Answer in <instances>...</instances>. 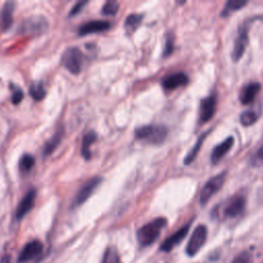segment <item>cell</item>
I'll return each instance as SVG.
<instances>
[{"mask_svg": "<svg viewBox=\"0 0 263 263\" xmlns=\"http://www.w3.org/2000/svg\"><path fill=\"white\" fill-rule=\"evenodd\" d=\"M111 28V23L104 20H94L84 23L78 29V34L80 36H86L90 34L101 33L109 30Z\"/></svg>", "mask_w": 263, "mask_h": 263, "instance_id": "cell-11", "label": "cell"}, {"mask_svg": "<svg viewBox=\"0 0 263 263\" xmlns=\"http://www.w3.org/2000/svg\"><path fill=\"white\" fill-rule=\"evenodd\" d=\"M143 20V16L139 15V14H132L130 16H128L125 20V29L127 31V33L132 34L133 32H135L138 27L140 26V24Z\"/></svg>", "mask_w": 263, "mask_h": 263, "instance_id": "cell-23", "label": "cell"}, {"mask_svg": "<svg viewBox=\"0 0 263 263\" xmlns=\"http://www.w3.org/2000/svg\"><path fill=\"white\" fill-rule=\"evenodd\" d=\"M43 250V246L41 242L35 240L30 243H28L25 247L23 248L20 256H19V262L20 263H27L29 261L34 260L37 258Z\"/></svg>", "mask_w": 263, "mask_h": 263, "instance_id": "cell-14", "label": "cell"}, {"mask_svg": "<svg viewBox=\"0 0 263 263\" xmlns=\"http://www.w3.org/2000/svg\"><path fill=\"white\" fill-rule=\"evenodd\" d=\"M217 110V97L216 95H209L201 101L199 123L204 125L213 118Z\"/></svg>", "mask_w": 263, "mask_h": 263, "instance_id": "cell-8", "label": "cell"}, {"mask_svg": "<svg viewBox=\"0 0 263 263\" xmlns=\"http://www.w3.org/2000/svg\"><path fill=\"white\" fill-rule=\"evenodd\" d=\"M246 209V198L243 196L232 197L223 209V215L226 218H236L244 213Z\"/></svg>", "mask_w": 263, "mask_h": 263, "instance_id": "cell-10", "label": "cell"}, {"mask_svg": "<svg viewBox=\"0 0 263 263\" xmlns=\"http://www.w3.org/2000/svg\"><path fill=\"white\" fill-rule=\"evenodd\" d=\"M101 182H102L101 177H94L89 181H86L76 194L75 199L73 201V207H78L84 204L95 193V190L97 189V187L101 184Z\"/></svg>", "mask_w": 263, "mask_h": 263, "instance_id": "cell-9", "label": "cell"}, {"mask_svg": "<svg viewBox=\"0 0 263 263\" xmlns=\"http://www.w3.org/2000/svg\"><path fill=\"white\" fill-rule=\"evenodd\" d=\"M248 5L247 0H229L227 2L221 12V17L226 18L233 12H237L242 10L244 7Z\"/></svg>", "mask_w": 263, "mask_h": 263, "instance_id": "cell-21", "label": "cell"}, {"mask_svg": "<svg viewBox=\"0 0 263 263\" xmlns=\"http://www.w3.org/2000/svg\"><path fill=\"white\" fill-rule=\"evenodd\" d=\"M189 231V224L183 226L182 228H180L179 230H177L176 232H174L171 236H169L168 238H165L163 241V243L160 246V251L162 252H170L172 251L176 246H178L184 238L187 235Z\"/></svg>", "mask_w": 263, "mask_h": 263, "instance_id": "cell-15", "label": "cell"}, {"mask_svg": "<svg viewBox=\"0 0 263 263\" xmlns=\"http://www.w3.org/2000/svg\"><path fill=\"white\" fill-rule=\"evenodd\" d=\"M11 87L13 89L12 102H13L14 105H18V104H20L22 102V100L24 98V93H23V91L19 86H14L12 84Z\"/></svg>", "mask_w": 263, "mask_h": 263, "instance_id": "cell-30", "label": "cell"}, {"mask_svg": "<svg viewBox=\"0 0 263 263\" xmlns=\"http://www.w3.org/2000/svg\"><path fill=\"white\" fill-rule=\"evenodd\" d=\"M174 40L175 37L172 33H168L165 37V42H164V50H163V57H168L170 56L173 51H174Z\"/></svg>", "mask_w": 263, "mask_h": 263, "instance_id": "cell-29", "label": "cell"}, {"mask_svg": "<svg viewBox=\"0 0 263 263\" xmlns=\"http://www.w3.org/2000/svg\"><path fill=\"white\" fill-rule=\"evenodd\" d=\"M49 29V22L43 16H31L21 23L19 33L23 35L39 36Z\"/></svg>", "mask_w": 263, "mask_h": 263, "instance_id": "cell-4", "label": "cell"}, {"mask_svg": "<svg viewBox=\"0 0 263 263\" xmlns=\"http://www.w3.org/2000/svg\"><path fill=\"white\" fill-rule=\"evenodd\" d=\"M210 133H211L210 131H207L206 133H204V134L198 139V141H197V143L195 144V146L193 147V149H191V150L187 153V155L185 156L184 164L189 165L191 162H193V161L196 159L197 155L199 154V152H200V150H201V148H202V146H203V143H204L206 137H207Z\"/></svg>", "mask_w": 263, "mask_h": 263, "instance_id": "cell-22", "label": "cell"}, {"mask_svg": "<svg viewBox=\"0 0 263 263\" xmlns=\"http://www.w3.org/2000/svg\"><path fill=\"white\" fill-rule=\"evenodd\" d=\"M87 5V2H79L77 3L72 9H71L70 13H69V17H73L75 15H77L78 13H80V11L83 9L84 6Z\"/></svg>", "mask_w": 263, "mask_h": 263, "instance_id": "cell-32", "label": "cell"}, {"mask_svg": "<svg viewBox=\"0 0 263 263\" xmlns=\"http://www.w3.org/2000/svg\"><path fill=\"white\" fill-rule=\"evenodd\" d=\"M35 158L33 155L29 153L23 154L19 161V169L22 173H28L31 171V169L34 166Z\"/></svg>", "mask_w": 263, "mask_h": 263, "instance_id": "cell-24", "label": "cell"}, {"mask_svg": "<svg viewBox=\"0 0 263 263\" xmlns=\"http://www.w3.org/2000/svg\"><path fill=\"white\" fill-rule=\"evenodd\" d=\"M234 144V139L233 137H228L225 140H223L220 144L216 145L214 147L211 153V161L213 164L218 163L231 149V147Z\"/></svg>", "mask_w": 263, "mask_h": 263, "instance_id": "cell-16", "label": "cell"}, {"mask_svg": "<svg viewBox=\"0 0 263 263\" xmlns=\"http://www.w3.org/2000/svg\"><path fill=\"white\" fill-rule=\"evenodd\" d=\"M29 93L31 97L35 100V101H41L44 99L45 95H46V91L44 89V85L42 82H33L30 85L29 89Z\"/></svg>", "mask_w": 263, "mask_h": 263, "instance_id": "cell-25", "label": "cell"}, {"mask_svg": "<svg viewBox=\"0 0 263 263\" xmlns=\"http://www.w3.org/2000/svg\"><path fill=\"white\" fill-rule=\"evenodd\" d=\"M231 263H253V259L249 252H242L232 260Z\"/></svg>", "mask_w": 263, "mask_h": 263, "instance_id": "cell-31", "label": "cell"}, {"mask_svg": "<svg viewBox=\"0 0 263 263\" xmlns=\"http://www.w3.org/2000/svg\"><path fill=\"white\" fill-rule=\"evenodd\" d=\"M101 263H121L118 251L115 247H109L106 249Z\"/></svg>", "mask_w": 263, "mask_h": 263, "instance_id": "cell-27", "label": "cell"}, {"mask_svg": "<svg viewBox=\"0 0 263 263\" xmlns=\"http://www.w3.org/2000/svg\"><path fill=\"white\" fill-rule=\"evenodd\" d=\"M189 82V77L184 72H176L170 75H166L161 80L162 89L165 92H172L178 87L184 86Z\"/></svg>", "mask_w": 263, "mask_h": 263, "instance_id": "cell-12", "label": "cell"}, {"mask_svg": "<svg viewBox=\"0 0 263 263\" xmlns=\"http://www.w3.org/2000/svg\"><path fill=\"white\" fill-rule=\"evenodd\" d=\"M63 134L64 133H63L62 129L57 131L56 134L45 143L44 146H43V155L44 156H47V155L52 154L56 150V148L60 145V143L62 141Z\"/></svg>", "mask_w": 263, "mask_h": 263, "instance_id": "cell-20", "label": "cell"}, {"mask_svg": "<svg viewBox=\"0 0 263 263\" xmlns=\"http://www.w3.org/2000/svg\"><path fill=\"white\" fill-rule=\"evenodd\" d=\"M254 159H255L258 163H263V145L258 149V151H257L256 154L254 155Z\"/></svg>", "mask_w": 263, "mask_h": 263, "instance_id": "cell-33", "label": "cell"}, {"mask_svg": "<svg viewBox=\"0 0 263 263\" xmlns=\"http://www.w3.org/2000/svg\"><path fill=\"white\" fill-rule=\"evenodd\" d=\"M258 121V115L252 110H247L243 112L240 116V123L244 127L253 126Z\"/></svg>", "mask_w": 263, "mask_h": 263, "instance_id": "cell-26", "label": "cell"}, {"mask_svg": "<svg viewBox=\"0 0 263 263\" xmlns=\"http://www.w3.org/2000/svg\"><path fill=\"white\" fill-rule=\"evenodd\" d=\"M118 10H119V4L117 2L110 0V2L104 4L101 13L104 16H115L118 13Z\"/></svg>", "mask_w": 263, "mask_h": 263, "instance_id": "cell-28", "label": "cell"}, {"mask_svg": "<svg viewBox=\"0 0 263 263\" xmlns=\"http://www.w3.org/2000/svg\"><path fill=\"white\" fill-rule=\"evenodd\" d=\"M168 128L162 125H148L142 126L135 130V138L144 141L153 145H159L168 137Z\"/></svg>", "mask_w": 263, "mask_h": 263, "instance_id": "cell-2", "label": "cell"}, {"mask_svg": "<svg viewBox=\"0 0 263 263\" xmlns=\"http://www.w3.org/2000/svg\"><path fill=\"white\" fill-rule=\"evenodd\" d=\"M98 135L96 134L94 131L87 132L83 138H82V144H81V154L84 157V159L89 160L92 157V152H91V146L94 143L97 141Z\"/></svg>", "mask_w": 263, "mask_h": 263, "instance_id": "cell-19", "label": "cell"}, {"mask_svg": "<svg viewBox=\"0 0 263 263\" xmlns=\"http://www.w3.org/2000/svg\"><path fill=\"white\" fill-rule=\"evenodd\" d=\"M3 263H10V258H6Z\"/></svg>", "mask_w": 263, "mask_h": 263, "instance_id": "cell-34", "label": "cell"}, {"mask_svg": "<svg viewBox=\"0 0 263 263\" xmlns=\"http://www.w3.org/2000/svg\"><path fill=\"white\" fill-rule=\"evenodd\" d=\"M36 190L34 188L30 189L28 193L23 198V200L20 202L17 210H16V218L18 220H21L24 218L26 215L31 211V209L34 207L35 200H36Z\"/></svg>", "mask_w": 263, "mask_h": 263, "instance_id": "cell-13", "label": "cell"}, {"mask_svg": "<svg viewBox=\"0 0 263 263\" xmlns=\"http://www.w3.org/2000/svg\"><path fill=\"white\" fill-rule=\"evenodd\" d=\"M166 224H168V220L163 217H158L143 225L137 232V240L139 244L143 247H148L155 243Z\"/></svg>", "mask_w": 263, "mask_h": 263, "instance_id": "cell-1", "label": "cell"}, {"mask_svg": "<svg viewBox=\"0 0 263 263\" xmlns=\"http://www.w3.org/2000/svg\"><path fill=\"white\" fill-rule=\"evenodd\" d=\"M226 172H222L216 176L210 178L207 183L204 185L201 196H200V202L202 205H206L214 195H216L218 191L223 186L225 179H226Z\"/></svg>", "mask_w": 263, "mask_h": 263, "instance_id": "cell-6", "label": "cell"}, {"mask_svg": "<svg viewBox=\"0 0 263 263\" xmlns=\"http://www.w3.org/2000/svg\"><path fill=\"white\" fill-rule=\"evenodd\" d=\"M257 19L258 18L256 17V18H252V19L246 20L244 23L241 24L240 28H238V34H237V36L235 38L232 54H231V58H232L233 62H238L243 58V56H244V54L246 52L247 46L249 44L250 25Z\"/></svg>", "mask_w": 263, "mask_h": 263, "instance_id": "cell-3", "label": "cell"}, {"mask_svg": "<svg viewBox=\"0 0 263 263\" xmlns=\"http://www.w3.org/2000/svg\"><path fill=\"white\" fill-rule=\"evenodd\" d=\"M15 11V4L14 3H7L0 13V26L3 30L6 31L11 28L13 24V15Z\"/></svg>", "mask_w": 263, "mask_h": 263, "instance_id": "cell-18", "label": "cell"}, {"mask_svg": "<svg viewBox=\"0 0 263 263\" xmlns=\"http://www.w3.org/2000/svg\"><path fill=\"white\" fill-rule=\"evenodd\" d=\"M64 67L72 74H79L82 70L83 55L78 47H68L62 55Z\"/></svg>", "mask_w": 263, "mask_h": 263, "instance_id": "cell-5", "label": "cell"}, {"mask_svg": "<svg viewBox=\"0 0 263 263\" xmlns=\"http://www.w3.org/2000/svg\"><path fill=\"white\" fill-rule=\"evenodd\" d=\"M261 89V84L259 82L253 81L248 83L247 85H245L240 94V101L242 104L244 105H249L251 104L254 99L256 98V96L258 95V93L260 92Z\"/></svg>", "mask_w": 263, "mask_h": 263, "instance_id": "cell-17", "label": "cell"}, {"mask_svg": "<svg viewBox=\"0 0 263 263\" xmlns=\"http://www.w3.org/2000/svg\"><path fill=\"white\" fill-rule=\"evenodd\" d=\"M208 237V229L205 225H199L191 234L186 246L188 256H195L205 245Z\"/></svg>", "mask_w": 263, "mask_h": 263, "instance_id": "cell-7", "label": "cell"}]
</instances>
